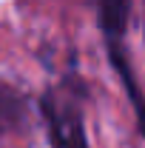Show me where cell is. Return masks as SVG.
Instances as JSON below:
<instances>
[{
  "instance_id": "obj_1",
  "label": "cell",
  "mask_w": 145,
  "mask_h": 148,
  "mask_svg": "<svg viewBox=\"0 0 145 148\" xmlns=\"http://www.w3.org/2000/svg\"><path fill=\"white\" fill-rule=\"evenodd\" d=\"M40 111L46 117V128L51 148H88L83 114L66 91H49L40 100Z\"/></svg>"
},
{
  "instance_id": "obj_2",
  "label": "cell",
  "mask_w": 145,
  "mask_h": 148,
  "mask_svg": "<svg viewBox=\"0 0 145 148\" xmlns=\"http://www.w3.org/2000/svg\"><path fill=\"white\" fill-rule=\"evenodd\" d=\"M108 60L114 66V71H117V77H120V83H122V88H125L134 111H137V123H140V131L145 137V97L140 91V86H137V77H134V69H131V60H128L122 43H108Z\"/></svg>"
},
{
  "instance_id": "obj_3",
  "label": "cell",
  "mask_w": 145,
  "mask_h": 148,
  "mask_svg": "<svg viewBox=\"0 0 145 148\" xmlns=\"http://www.w3.org/2000/svg\"><path fill=\"white\" fill-rule=\"evenodd\" d=\"M97 20L108 43H120V37L128 26L131 14V0H97Z\"/></svg>"
},
{
  "instance_id": "obj_4",
  "label": "cell",
  "mask_w": 145,
  "mask_h": 148,
  "mask_svg": "<svg viewBox=\"0 0 145 148\" xmlns=\"http://www.w3.org/2000/svg\"><path fill=\"white\" fill-rule=\"evenodd\" d=\"M26 97L14 91L12 86L0 83V134L6 131H17L26 123Z\"/></svg>"
}]
</instances>
